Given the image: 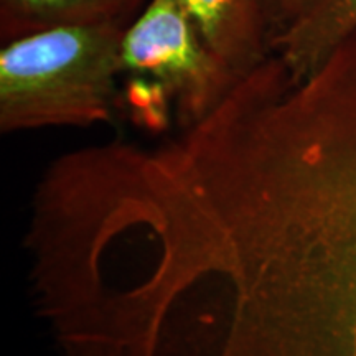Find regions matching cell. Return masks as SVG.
Segmentation results:
<instances>
[{
	"label": "cell",
	"instance_id": "3",
	"mask_svg": "<svg viewBox=\"0 0 356 356\" xmlns=\"http://www.w3.org/2000/svg\"><path fill=\"white\" fill-rule=\"evenodd\" d=\"M355 32L356 0H280L270 56L277 58L292 81H300Z\"/></svg>",
	"mask_w": 356,
	"mask_h": 356
},
{
	"label": "cell",
	"instance_id": "8",
	"mask_svg": "<svg viewBox=\"0 0 356 356\" xmlns=\"http://www.w3.org/2000/svg\"><path fill=\"white\" fill-rule=\"evenodd\" d=\"M280 0H270V8H273V22H274V15H275V10H277V6H279ZM273 33V32H270Z\"/></svg>",
	"mask_w": 356,
	"mask_h": 356
},
{
	"label": "cell",
	"instance_id": "4",
	"mask_svg": "<svg viewBox=\"0 0 356 356\" xmlns=\"http://www.w3.org/2000/svg\"><path fill=\"white\" fill-rule=\"evenodd\" d=\"M204 42L239 79L270 56V0H178Z\"/></svg>",
	"mask_w": 356,
	"mask_h": 356
},
{
	"label": "cell",
	"instance_id": "7",
	"mask_svg": "<svg viewBox=\"0 0 356 356\" xmlns=\"http://www.w3.org/2000/svg\"><path fill=\"white\" fill-rule=\"evenodd\" d=\"M137 0H113V3L115 6V8H118L119 13H124L129 7L134 6Z\"/></svg>",
	"mask_w": 356,
	"mask_h": 356
},
{
	"label": "cell",
	"instance_id": "5",
	"mask_svg": "<svg viewBox=\"0 0 356 356\" xmlns=\"http://www.w3.org/2000/svg\"><path fill=\"white\" fill-rule=\"evenodd\" d=\"M113 0H0V38H13L63 25L118 20Z\"/></svg>",
	"mask_w": 356,
	"mask_h": 356
},
{
	"label": "cell",
	"instance_id": "6",
	"mask_svg": "<svg viewBox=\"0 0 356 356\" xmlns=\"http://www.w3.org/2000/svg\"><path fill=\"white\" fill-rule=\"evenodd\" d=\"M129 79L121 99L132 119L149 131H162L168 126L172 97L162 84L147 76L127 74Z\"/></svg>",
	"mask_w": 356,
	"mask_h": 356
},
{
	"label": "cell",
	"instance_id": "1",
	"mask_svg": "<svg viewBox=\"0 0 356 356\" xmlns=\"http://www.w3.org/2000/svg\"><path fill=\"white\" fill-rule=\"evenodd\" d=\"M118 20L63 25L0 50V131L89 127L113 119L122 74Z\"/></svg>",
	"mask_w": 356,
	"mask_h": 356
},
{
	"label": "cell",
	"instance_id": "2",
	"mask_svg": "<svg viewBox=\"0 0 356 356\" xmlns=\"http://www.w3.org/2000/svg\"><path fill=\"white\" fill-rule=\"evenodd\" d=\"M121 66L122 74L162 84L185 129L210 115L239 83L178 0H147L124 29Z\"/></svg>",
	"mask_w": 356,
	"mask_h": 356
}]
</instances>
